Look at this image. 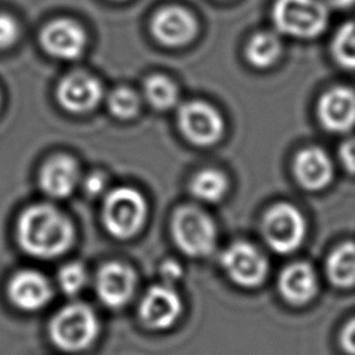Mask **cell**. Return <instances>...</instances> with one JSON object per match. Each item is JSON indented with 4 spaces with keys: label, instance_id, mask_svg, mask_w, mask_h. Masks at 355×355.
Listing matches in <instances>:
<instances>
[{
    "label": "cell",
    "instance_id": "obj_26",
    "mask_svg": "<svg viewBox=\"0 0 355 355\" xmlns=\"http://www.w3.org/2000/svg\"><path fill=\"white\" fill-rule=\"evenodd\" d=\"M19 37V25L8 14H0V50L10 49Z\"/></svg>",
    "mask_w": 355,
    "mask_h": 355
},
{
    "label": "cell",
    "instance_id": "obj_11",
    "mask_svg": "<svg viewBox=\"0 0 355 355\" xmlns=\"http://www.w3.org/2000/svg\"><path fill=\"white\" fill-rule=\"evenodd\" d=\"M103 96L101 82L85 71L69 72L60 80L55 89L57 101L72 114H85L94 110Z\"/></svg>",
    "mask_w": 355,
    "mask_h": 355
},
{
    "label": "cell",
    "instance_id": "obj_17",
    "mask_svg": "<svg viewBox=\"0 0 355 355\" xmlns=\"http://www.w3.org/2000/svg\"><path fill=\"white\" fill-rule=\"evenodd\" d=\"M293 172L298 184L311 191H318L330 184L334 168L327 153L319 147L301 150L293 162Z\"/></svg>",
    "mask_w": 355,
    "mask_h": 355
},
{
    "label": "cell",
    "instance_id": "obj_15",
    "mask_svg": "<svg viewBox=\"0 0 355 355\" xmlns=\"http://www.w3.org/2000/svg\"><path fill=\"white\" fill-rule=\"evenodd\" d=\"M10 302L25 312L43 309L53 298V287L49 279L33 269H24L11 276L7 286Z\"/></svg>",
    "mask_w": 355,
    "mask_h": 355
},
{
    "label": "cell",
    "instance_id": "obj_4",
    "mask_svg": "<svg viewBox=\"0 0 355 355\" xmlns=\"http://www.w3.org/2000/svg\"><path fill=\"white\" fill-rule=\"evenodd\" d=\"M272 21L283 35L313 39L327 28L329 7L323 0H275Z\"/></svg>",
    "mask_w": 355,
    "mask_h": 355
},
{
    "label": "cell",
    "instance_id": "obj_8",
    "mask_svg": "<svg viewBox=\"0 0 355 355\" xmlns=\"http://www.w3.org/2000/svg\"><path fill=\"white\" fill-rule=\"evenodd\" d=\"M220 266L227 277L241 287H258L268 275L265 255L247 241L230 244L220 255Z\"/></svg>",
    "mask_w": 355,
    "mask_h": 355
},
{
    "label": "cell",
    "instance_id": "obj_3",
    "mask_svg": "<svg viewBox=\"0 0 355 355\" xmlns=\"http://www.w3.org/2000/svg\"><path fill=\"white\" fill-rule=\"evenodd\" d=\"M148 205L144 196L132 186H119L104 194L101 220L116 240L135 237L144 226Z\"/></svg>",
    "mask_w": 355,
    "mask_h": 355
},
{
    "label": "cell",
    "instance_id": "obj_2",
    "mask_svg": "<svg viewBox=\"0 0 355 355\" xmlns=\"http://www.w3.org/2000/svg\"><path fill=\"white\" fill-rule=\"evenodd\" d=\"M100 331L96 312L85 302L61 306L49 323L51 343L61 351L76 354L90 348Z\"/></svg>",
    "mask_w": 355,
    "mask_h": 355
},
{
    "label": "cell",
    "instance_id": "obj_24",
    "mask_svg": "<svg viewBox=\"0 0 355 355\" xmlns=\"http://www.w3.org/2000/svg\"><path fill=\"white\" fill-rule=\"evenodd\" d=\"M110 112L118 119H132L140 111V96L130 87L119 86L107 96Z\"/></svg>",
    "mask_w": 355,
    "mask_h": 355
},
{
    "label": "cell",
    "instance_id": "obj_28",
    "mask_svg": "<svg viewBox=\"0 0 355 355\" xmlns=\"http://www.w3.org/2000/svg\"><path fill=\"white\" fill-rule=\"evenodd\" d=\"M183 275V268L180 263L175 259H165L159 265V276L162 279V283L173 286L175 282H178Z\"/></svg>",
    "mask_w": 355,
    "mask_h": 355
},
{
    "label": "cell",
    "instance_id": "obj_16",
    "mask_svg": "<svg viewBox=\"0 0 355 355\" xmlns=\"http://www.w3.org/2000/svg\"><path fill=\"white\" fill-rule=\"evenodd\" d=\"M80 180L78 162L64 154L47 159L39 172V186L51 198H67Z\"/></svg>",
    "mask_w": 355,
    "mask_h": 355
},
{
    "label": "cell",
    "instance_id": "obj_27",
    "mask_svg": "<svg viewBox=\"0 0 355 355\" xmlns=\"http://www.w3.org/2000/svg\"><path fill=\"white\" fill-rule=\"evenodd\" d=\"M107 183V176L103 172H92L85 178L82 189L87 197H98L105 191Z\"/></svg>",
    "mask_w": 355,
    "mask_h": 355
},
{
    "label": "cell",
    "instance_id": "obj_25",
    "mask_svg": "<svg viewBox=\"0 0 355 355\" xmlns=\"http://www.w3.org/2000/svg\"><path fill=\"white\" fill-rule=\"evenodd\" d=\"M57 283L64 294L76 295L87 284V270L80 262H68L60 268Z\"/></svg>",
    "mask_w": 355,
    "mask_h": 355
},
{
    "label": "cell",
    "instance_id": "obj_29",
    "mask_svg": "<svg viewBox=\"0 0 355 355\" xmlns=\"http://www.w3.org/2000/svg\"><path fill=\"white\" fill-rule=\"evenodd\" d=\"M338 158L347 172L355 175V137L347 139L338 148Z\"/></svg>",
    "mask_w": 355,
    "mask_h": 355
},
{
    "label": "cell",
    "instance_id": "obj_6",
    "mask_svg": "<svg viewBox=\"0 0 355 355\" xmlns=\"http://www.w3.org/2000/svg\"><path fill=\"white\" fill-rule=\"evenodd\" d=\"M262 236L277 254H290L302 244L306 236V220L294 205L275 204L263 215Z\"/></svg>",
    "mask_w": 355,
    "mask_h": 355
},
{
    "label": "cell",
    "instance_id": "obj_7",
    "mask_svg": "<svg viewBox=\"0 0 355 355\" xmlns=\"http://www.w3.org/2000/svg\"><path fill=\"white\" fill-rule=\"evenodd\" d=\"M178 125L182 135L198 147L218 143L225 132L220 112L202 100H190L178 110Z\"/></svg>",
    "mask_w": 355,
    "mask_h": 355
},
{
    "label": "cell",
    "instance_id": "obj_5",
    "mask_svg": "<svg viewBox=\"0 0 355 355\" xmlns=\"http://www.w3.org/2000/svg\"><path fill=\"white\" fill-rule=\"evenodd\" d=\"M175 245L190 258L209 255L216 245V226L211 216L194 205L179 207L171 219Z\"/></svg>",
    "mask_w": 355,
    "mask_h": 355
},
{
    "label": "cell",
    "instance_id": "obj_31",
    "mask_svg": "<svg viewBox=\"0 0 355 355\" xmlns=\"http://www.w3.org/2000/svg\"><path fill=\"white\" fill-rule=\"evenodd\" d=\"M323 3L327 7H331L336 10H348L352 6H355V0H323Z\"/></svg>",
    "mask_w": 355,
    "mask_h": 355
},
{
    "label": "cell",
    "instance_id": "obj_1",
    "mask_svg": "<svg viewBox=\"0 0 355 355\" xmlns=\"http://www.w3.org/2000/svg\"><path fill=\"white\" fill-rule=\"evenodd\" d=\"M15 234L25 254L39 259H54L73 245L75 227L54 205L33 204L19 214Z\"/></svg>",
    "mask_w": 355,
    "mask_h": 355
},
{
    "label": "cell",
    "instance_id": "obj_9",
    "mask_svg": "<svg viewBox=\"0 0 355 355\" xmlns=\"http://www.w3.org/2000/svg\"><path fill=\"white\" fill-rule=\"evenodd\" d=\"M139 319L150 330L171 329L182 316L183 301L171 284H154L146 290L139 304Z\"/></svg>",
    "mask_w": 355,
    "mask_h": 355
},
{
    "label": "cell",
    "instance_id": "obj_19",
    "mask_svg": "<svg viewBox=\"0 0 355 355\" xmlns=\"http://www.w3.org/2000/svg\"><path fill=\"white\" fill-rule=\"evenodd\" d=\"M283 51L280 37L270 31L257 32L245 46L247 61L259 69H265L276 64Z\"/></svg>",
    "mask_w": 355,
    "mask_h": 355
},
{
    "label": "cell",
    "instance_id": "obj_23",
    "mask_svg": "<svg viewBox=\"0 0 355 355\" xmlns=\"http://www.w3.org/2000/svg\"><path fill=\"white\" fill-rule=\"evenodd\" d=\"M331 55L336 62L355 71V21L344 22L333 36Z\"/></svg>",
    "mask_w": 355,
    "mask_h": 355
},
{
    "label": "cell",
    "instance_id": "obj_14",
    "mask_svg": "<svg viewBox=\"0 0 355 355\" xmlns=\"http://www.w3.org/2000/svg\"><path fill=\"white\" fill-rule=\"evenodd\" d=\"M318 121L324 130L345 133L355 126V90L348 86H333L318 101Z\"/></svg>",
    "mask_w": 355,
    "mask_h": 355
},
{
    "label": "cell",
    "instance_id": "obj_13",
    "mask_svg": "<svg viewBox=\"0 0 355 355\" xmlns=\"http://www.w3.org/2000/svg\"><path fill=\"white\" fill-rule=\"evenodd\" d=\"M137 287L135 270L123 262H107L96 275L98 300L111 309H119L130 302Z\"/></svg>",
    "mask_w": 355,
    "mask_h": 355
},
{
    "label": "cell",
    "instance_id": "obj_30",
    "mask_svg": "<svg viewBox=\"0 0 355 355\" xmlns=\"http://www.w3.org/2000/svg\"><path fill=\"white\" fill-rule=\"evenodd\" d=\"M340 345L348 355H355V318L345 323L340 333Z\"/></svg>",
    "mask_w": 355,
    "mask_h": 355
},
{
    "label": "cell",
    "instance_id": "obj_20",
    "mask_svg": "<svg viewBox=\"0 0 355 355\" xmlns=\"http://www.w3.org/2000/svg\"><path fill=\"white\" fill-rule=\"evenodd\" d=\"M326 275L337 287L355 284V243H343L331 251L326 262Z\"/></svg>",
    "mask_w": 355,
    "mask_h": 355
},
{
    "label": "cell",
    "instance_id": "obj_22",
    "mask_svg": "<svg viewBox=\"0 0 355 355\" xmlns=\"http://www.w3.org/2000/svg\"><path fill=\"white\" fill-rule=\"evenodd\" d=\"M143 96L146 101L158 111H168L179 101V90L176 83L162 73L150 75L144 80Z\"/></svg>",
    "mask_w": 355,
    "mask_h": 355
},
{
    "label": "cell",
    "instance_id": "obj_21",
    "mask_svg": "<svg viewBox=\"0 0 355 355\" xmlns=\"http://www.w3.org/2000/svg\"><path fill=\"white\" fill-rule=\"evenodd\" d=\"M189 189L193 197L202 202H218L229 190V179L223 172L208 168L193 176Z\"/></svg>",
    "mask_w": 355,
    "mask_h": 355
},
{
    "label": "cell",
    "instance_id": "obj_18",
    "mask_svg": "<svg viewBox=\"0 0 355 355\" xmlns=\"http://www.w3.org/2000/svg\"><path fill=\"white\" fill-rule=\"evenodd\" d=\"M279 291L293 305L311 301L318 293V277L313 268L306 262H294L286 266L279 276Z\"/></svg>",
    "mask_w": 355,
    "mask_h": 355
},
{
    "label": "cell",
    "instance_id": "obj_10",
    "mask_svg": "<svg viewBox=\"0 0 355 355\" xmlns=\"http://www.w3.org/2000/svg\"><path fill=\"white\" fill-rule=\"evenodd\" d=\"M39 42L49 55L57 60L72 61L85 53L87 36L76 21L55 18L43 26Z\"/></svg>",
    "mask_w": 355,
    "mask_h": 355
},
{
    "label": "cell",
    "instance_id": "obj_12",
    "mask_svg": "<svg viewBox=\"0 0 355 355\" xmlns=\"http://www.w3.org/2000/svg\"><path fill=\"white\" fill-rule=\"evenodd\" d=\"M150 32L158 43L166 47H182L196 37L198 24L184 7L165 6L153 15Z\"/></svg>",
    "mask_w": 355,
    "mask_h": 355
}]
</instances>
